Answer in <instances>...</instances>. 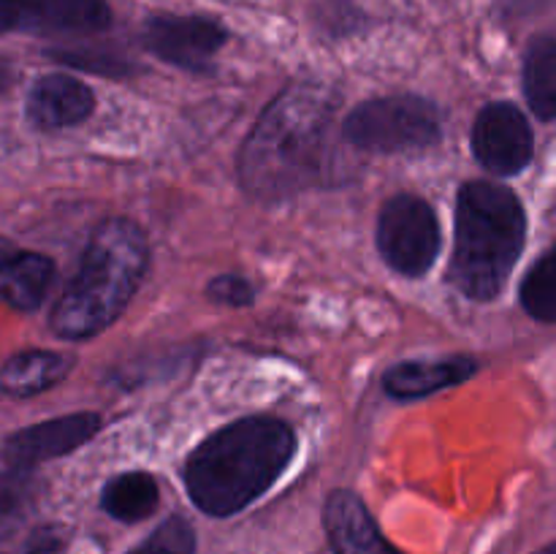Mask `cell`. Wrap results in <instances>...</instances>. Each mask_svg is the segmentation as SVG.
I'll use <instances>...</instances> for the list:
<instances>
[{
  "instance_id": "e0dca14e",
  "label": "cell",
  "mask_w": 556,
  "mask_h": 554,
  "mask_svg": "<svg viewBox=\"0 0 556 554\" xmlns=\"http://www.w3.org/2000/svg\"><path fill=\"white\" fill-rule=\"evenodd\" d=\"M157 481L150 473H123L103 489L101 505L109 516L119 521H141L157 508Z\"/></svg>"
},
{
  "instance_id": "9a60e30c",
  "label": "cell",
  "mask_w": 556,
  "mask_h": 554,
  "mask_svg": "<svg viewBox=\"0 0 556 554\" xmlns=\"http://www.w3.org/2000/svg\"><path fill=\"white\" fill-rule=\"evenodd\" d=\"M74 367V358L58 351H25L0 369V386L14 396H33L58 386Z\"/></svg>"
},
{
  "instance_id": "44dd1931",
  "label": "cell",
  "mask_w": 556,
  "mask_h": 554,
  "mask_svg": "<svg viewBox=\"0 0 556 554\" xmlns=\"http://www.w3.org/2000/svg\"><path fill=\"white\" fill-rule=\"evenodd\" d=\"M206 293H210V299H215V302L231 304V307H244V304H250L255 299L253 286L239 275L212 277L210 286H206Z\"/></svg>"
},
{
  "instance_id": "ba28073f",
  "label": "cell",
  "mask_w": 556,
  "mask_h": 554,
  "mask_svg": "<svg viewBox=\"0 0 556 554\" xmlns=\"http://www.w3.org/2000/svg\"><path fill=\"white\" fill-rule=\"evenodd\" d=\"M532 144L535 139L530 123L514 103H489L478 112L472 125V155L483 168L500 177L519 174L532 161Z\"/></svg>"
},
{
  "instance_id": "3957f363",
  "label": "cell",
  "mask_w": 556,
  "mask_h": 554,
  "mask_svg": "<svg viewBox=\"0 0 556 554\" xmlns=\"http://www.w3.org/2000/svg\"><path fill=\"white\" fill-rule=\"evenodd\" d=\"M150 244L128 217H109L90 237L81 264L52 310L54 335L85 340L119 318L144 280Z\"/></svg>"
},
{
  "instance_id": "d4e9b609",
  "label": "cell",
  "mask_w": 556,
  "mask_h": 554,
  "mask_svg": "<svg viewBox=\"0 0 556 554\" xmlns=\"http://www.w3.org/2000/svg\"><path fill=\"white\" fill-rule=\"evenodd\" d=\"M535 554H556V543H548L546 549H541V552H535Z\"/></svg>"
},
{
  "instance_id": "cb8c5ba5",
  "label": "cell",
  "mask_w": 556,
  "mask_h": 554,
  "mask_svg": "<svg viewBox=\"0 0 556 554\" xmlns=\"http://www.w3.org/2000/svg\"><path fill=\"white\" fill-rule=\"evenodd\" d=\"M9 85H11V68L5 65V60L0 58V92H3Z\"/></svg>"
},
{
  "instance_id": "8fae6325",
  "label": "cell",
  "mask_w": 556,
  "mask_h": 554,
  "mask_svg": "<svg viewBox=\"0 0 556 554\" xmlns=\"http://www.w3.org/2000/svg\"><path fill=\"white\" fill-rule=\"evenodd\" d=\"M324 525L334 554H402L386 541L367 505L345 489L329 494L324 505Z\"/></svg>"
},
{
  "instance_id": "7a4b0ae2",
  "label": "cell",
  "mask_w": 556,
  "mask_h": 554,
  "mask_svg": "<svg viewBox=\"0 0 556 554\" xmlns=\"http://www.w3.org/2000/svg\"><path fill=\"white\" fill-rule=\"evenodd\" d=\"M296 454V435L280 418L250 416L217 429L190 454L185 487L210 516H231L258 500Z\"/></svg>"
},
{
  "instance_id": "2e32d148",
  "label": "cell",
  "mask_w": 556,
  "mask_h": 554,
  "mask_svg": "<svg viewBox=\"0 0 556 554\" xmlns=\"http://www.w3.org/2000/svg\"><path fill=\"white\" fill-rule=\"evenodd\" d=\"M525 96L535 117H556V41L535 38L525 58Z\"/></svg>"
},
{
  "instance_id": "30bf717a",
  "label": "cell",
  "mask_w": 556,
  "mask_h": 554,
  "mask_svg": "<svg viewBox=\"0 0 556 554\" xmlns=\"http://www.w3.org/2000/svg\"><path fill=\"white\" fill-rule=\"evenodd\" d=\"M98 429H101L98 413H74V416L52 418V421L20 429L3 443V462L14 470H27L38 462L71 454L87 440L96 438Z\"/></svg>"
},
{
  "instance_id": "5b68a950",
  "label": "cell",
  "mask_w": 556,
  "mask_h": 554,
  "mask_svg": "<svg viewBox=\"0 0 556 554\" xmlns=\"http://www.w3.org/2000/svg\"><path fill=\"white\" fill-rule=\"evenodd\" d=\"M342 136L369 152L424 150L440 139V112L418 96L372 98L348 114Z\"/></svg>"
},
{
  "instance_id": "8992f818",
  "label": "cell",
  "mask_w": 556,
  "mask_h": 554,
  "mask_svg": "<svg viewBox=\"0 0 556 554\" xmlns=\"http://www.w3.org/2000/svg\"><path fill=\"white\" fill-rule=\"evenodd\" d=\"M378 248L400 275H427L440 253V223L432 206L413 193L386 201L378 217Z\"/></svg>"
},
{
  "instance_id": "603a6c76",
  "label": "cell",
  "mask_w": 556,
  "mask_h": 554,
  "mask_svg": "<svg viewBox=\"0 0 556 554\" xmlns=\"http://www.w3.org/2000/svg\"><path fill=\"white\" fill-rule=\"evenodd\" d=\"M63 532H60L58 527H41V530L33 532V538L27 541L25 554H63Z\"/></svg>"
},
{
  "instance_id": "4fadbf2b",
  "label": "cell",
  "mask_w": 556,
  "mask_h": 554,
  "mask_svg": "<svg viewBox=\"0 0 556 554\" xmlns=\"http://www.w3.org/2000/svg\"><path fill=\"white\" fill-rule=\"evenodd\" d=\"M96 109V96L85 81L65 74L43 76L27 96V114L38 128H71Z\"/></svg>"
},
{
  "instance_id": "52a82bcc",
  "label": "cell",
  "mask_w": 556,
  "mask_h": 554,
  "mask_svg": "<svg viewBox=\"0 0 556 554\" xmlns=\"http://www.w3.org/2000/svg\"><path fill=\"white\" fill-rule=\"evenodd\" d=\"M226 30L206 16L161 14L147 20L144 43L152 54L177 68L210 74L212 60L226 43Z\"/></svg>"
},
{
  "instance_id": "6da1fadb",
  "label": "cell",
  "mask_w": 556,
  "mask_h": 554,
  "mask_svg": "<svg viewBox=\"0 0 556 554\" xmlns=\"http://www.w3.org/2000/svg\"><path fill=\"white\" fill-rule=\"evenodd\" d=\"M337 96L318 85H293L275 98L239 152V179L255 199L277 201L324 182L331 168Z\"/></svg>"
},
{
  "instance_id": "7402d4cb",
  "label": "cell",
  "mask_w": 556,
  "mask_h": 554,
  "mask_svg": "<svg viewBox=\"0 0 556 554\" xmlns=\"http://www.w3.org/2000/svg\"><path fill=\"white\" fill-rule=\"evenodd\" d=\"M27 500V483L20 476H0V527L14 519Z\"/></svg>"
},
{
  "instance_id": "ac0fdd59",
  "label": "cell",
  "mask_w": 556,
  "mask_h": 554,
  "mask_svg": "<svg viewBox=\"0 0 556 554\" xmlns=\"http://www.w3.org/2000/svg\"><path fill=\"white\" fill-rule=\"evenodd\" d=\"M521 304L543 324H556V244L527 272L521 282Z\"/></svg>"
},
{
  "instance_id": "7c38bea8",
  "label": "cell",
  "mask_w": 556,
  "mask_h": 554,
  "mask_svg": "<svg viewBox=\"0 0 556 554\" xmlns=\"http://www.w3.org/2000/svg\"><path fill=\"white\" fill-rule=\"evenodd\" d=\"M478 373L472 356H443V358H410L400 362L383 375V386L394 400H418L434 391L465 383Z\"/></svg>"
},
{
  "instance_id": "d6986e66",
  "label": "cell",
  "mask_w": 556,
  "mask_h": 554,
  "mask_svg": "<svg viewBox=\"0 0 556 554\" xmlns=\"http://www.w3.org/2000/svg\"><path fill=\"white\" fill-rule=\"evenodd\" d=\"M195 552V532L182 516H172L163 521L141 546L130 554H193Z\"/></svg>"
},
{
  "instance_id": "5bb4252c",
  "label": "cell",
  "mask_w": 556,
  "mask_h": 554,
  "mask_svg": "<svg viewBox=\"0 0 556 554\" xmlns=\"http://www.w3.org/2000/svg\"><path fill=\"white\" fill-rule=\"evenodd\" d=\"M54 280V264L0 237V299L16 310H36Z\"/></svg>"
},
{
  "instance_id": "ffe728a7",
  "label": "cell",
  "mask_w": 556,
  "mask_h": 554,
  "mask_svg": "<svg viewBox=\"0 0 556 554\" xmlns=\"http://www.w3.org/2000/svg\"><path fill=\"white\" fill-rule=\"evenodd\" d=\"M49 54L58 58L60 63L76 65V68H90L98 71V74H125L123 60L112 58L106 52H92V49H54Z\"/></svg>"
},
{
  "instance_id": "277c9868",
  "label": "cell",
  "mask_w": 556,
  "mask_h": 554,
  "mask_svg": "<svg viewBox=\"0 0 556 554\" xmlns=\"http://www.w3.org/2000/svg\"><path fill=\"white\" fill-rule=\"evenodd\" d=\"M527 217L521 201L494 182H467L456 201V244L448 277L467 299L489 302L508 282L521 248Z\"/></svg>"
},
{
  "instance_id": "9c48e42d",
  "label": "cell",
  "mask_w": 556,
  "mask_h": 554,
  "mask_svg": "<svg viewBox=\"0 0 556 554\" xmlns=\"http://www.w3.org/2000/svg\"><path fill=\"white\" fill-rule=\"evenodd\" d=\"M109 22L106 0H0V30L92 33Z\"/></svg>"
}]
</instances>
